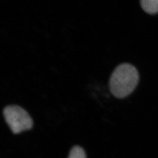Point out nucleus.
<instances>
[{
  "instance_id": "nucleus-1",
  "label": "nucleus",
  "mask_w": 158,
  "mask_h": 158,
  "mask_svg": "<svg viewBox=\"0 0 158 158\" xmlns=\"http://www.w3.org/2000/svg\"><path fill=\"white\" fill-rule=\"evenodd\" d=\"M139 80V73L136 68L128 63H123L113 72L109 81V88L114 96L123 98L133 92Z\"/></svg>"
},
{
  "instance_id": "nucleus-2",
  "label": "nucleus",
  "mask_w": 158,
  "mask_h": 158,
  "mask_svg": "<svg viewBox=\"0 0 158 158\" xmlns=\"http://www.w3.org/2000/svg\"><path fill=\"white\" fill-rule=\"evenodd\" d=\"M5 119L12 133L18 134L32 127L33 122L26 110L17 105H10L3 110Z\"/></svg>"
},
{
  "instance_id": "nucleus-3",
  "label": "nucleus",
  "mask_w": 158,
  "mask_h": 158,
  "mask_svg": "<svg viewBox=\"0 0 158 158\" xmlns=\"http://www.w3.org/2000/svg\"><path fill=\"white\" fill-rule=\"evenodd\" d=\"M141 5L143 10L149 14L158 12V0H142Z\"/></svg>"
},
{
  "instance_id": "nucleus-4",
  "label": "nucleus",
  "mask_w": 158,
  "mask_h": 158,
  "mask_svg": "<svg viewBox=\"0 0 158 158\" xmlns=\"http://www.w3.org/2000/svg\"><path fill=\"white\" fill-rule=\"evenodd\" d=\"M68 158H86V154L82 148L75 146L71 150Z\"/></svg>"
}]
</instances>
